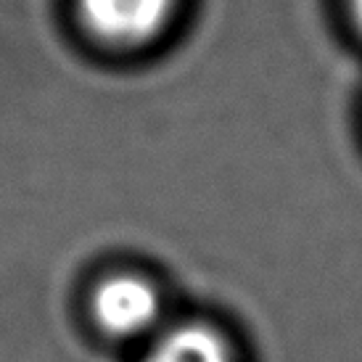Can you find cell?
I'll return each mask as SVG.
<instances>
[{"instance_id": "6da1fadb", "label": "cell", "mask_w": 362, "mask_h": 362, "mask_svg": "<svg viewBox=\"0 0 362 362\" xmlns=\"http://www.w3.org/2000/svg\"><path fill=\"white\" fill-rule=\"evenodd\" d=\"M93 315L109 336L138 339L159 328L164 299L156 283L141 272H114L93 291Z\"/></svg>"}, {"instance_id": "7a4b0ae2", "label": "cell", "mask_w": 362, "mask_h": 362, "mask_svg": "<svg viewBox=\"0 0 362 362\" xmlns=\"http://www.w3.org/2000/svg\"><path fill=\"white\" fill-rule=\"evenodd\" d=\"M177 0H77L82 24L109 45H143L170 21Z\"/></svg>"}, {"instance_id": "3957f363", "label": "cell", "mask_w": 362, "mask_h": 362, "mask_svg": "<svg viewBox=\"0 0 362 362\" xmlns=\"http://www.w3.org/2000/svg\"><path fill=\"white\" fill-rule=\"evenodd\" d=\"M143 362H241V357L222 328L191 320L156 333Z\"/></svg>"}, {"instance_id": "277c9868", "label": "cell", "mask_w": 362, "mask_h": 362, "mask_svg": "<svg viewBox=\"0 0 362 362\" xmlns=\"http://www.w3.org/2000/svg\"><path fill=\"white\" fill-rule=\"evenodd\" d=\"M349 6H352L354 21L360 24V30H362V0H349Z\"/></svg>"}]
</instances>
